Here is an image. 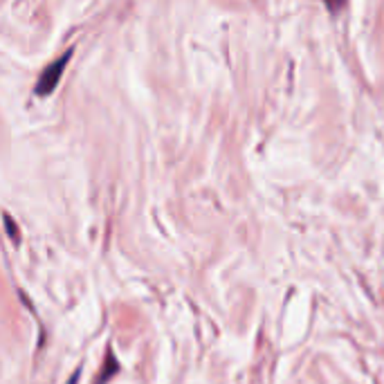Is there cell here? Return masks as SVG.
I'll return each mask as SVG.
<instances>
[{
  "label": "cell",
  "instance_id": "7a4b0ae2",
  "mask_svg": "<svg viewBox=\"0 0 384 384\" xmlns=\"http://www.w3.org/2000/svg\"><path fill=\"white\" fill-rule=\"evenodd\" d=\"M326 3H329V7H331V9H337V7H342L344 0H326Z\"/></svg>",
  "mask_w": 384,
  "mask_h": 384
},
{
  "label": "cell",
  "instance_id": "6da1fadb",
  "mask_svg": "<svg viewBox=\"0 0 384 384\" xmlns=\"http://www.w3.org/2000/svg\"><path fill=\"white\" fill-rule=\"evenodd\" d=\"M70 59H72V50H67V52L61 56V59H56L54 63H50L48 67H45V72L41 74L37 88H34V93H37L39 97H48V95H52V93H54V88L59 86L61 77H63V70H65V65H67V61H70Z\"/></svg>",
  "mask_w": 384,
  "mask_h": 384
}]
</instances>
